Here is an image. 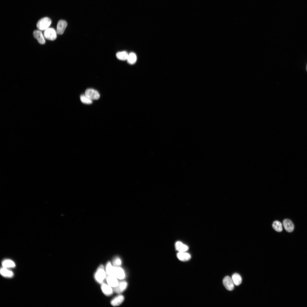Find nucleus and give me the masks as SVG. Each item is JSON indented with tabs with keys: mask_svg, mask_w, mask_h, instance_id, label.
<instances>
[{
	"mask_svg": "<svg viewBox=\"0 0 307 307\" xmlns=\"http://www.w3.org/2000/svg\"><path fill=\"white\" fill-rule=\"evenodd\" d=\"M106 272L103 265H101L98 267L94 275L96 281L98 283L101 284L106 278Z\"/></svg>",
	"mask_w": 307,
	"mask_h": 307,
	"instance_id": "obj_1",
	"label": "nucleus"
},
{
	"mask_svg": "<svg viewBox=\"0 0 307 307\" xmlns=\"http://www.w3.org/2000/svg\"><path fill=\"white\" fill-rule=\"evenodd\" d=\"M51 23V20L49 18L45 17L40 19L36 24V26L40 31L45 30L49 28Z\"/></svg>",
	"mask_w": 307,
	"mask_h": 307,
	"instance_id": "obj_2",
	"label": "nucleus"
},
{
	"mask_svg": "<svg viewBox=\"0 0 307 307\" xmlns=\"http://www.w3.org/2000/svg\"><path fill=\"white\" fill-rule=\"evenodd\" d=\"M57 32L53 28H49L44 31L43 35L46 39L53 41L55 40L57 37Z\"/></svg>",
	"mask_w": 307,
	"mask_h": 307,
	"instance_id": "obj_3",
	"label": "nucleus"
},
{
	"mask_svg": "<svg viewBox=\"0 0 307 307\" xmlns=\"http://www.w3.org/2000/svg\"><path fill=\"white\" fill-rule=\"evenodd\" d=\"M85 95L91 100L98 99L100 97V95L96 90L92 89H88L85 92Z\"/></svg>",
	"mask_w": 307,
	"mask_h": 307,
	"instance_id": "obj_4",
	"label": "nucleus"
},
{
	"mask_svg": "<svg viewBox=\"0 0 307 307\" xmlns=\"http://www.w3.org/2000/svg\"><path fill=\"white\" fill-rule=\"evenodd\" d=\"M112 275L116 277L119 279H123L125 277V273L123 269L120 267L114 266Z\"/></svg>",
	"mask_w": 307,
	"mask_h": 307,
	"instance_id": "obj_5",
	"label": "nucleus"
},
{
	"mask_svg": "<svg viewBox=\"0 0 307 307\" xmlns=\"http://www.w3.org/2000/svg\"><path fill=\"white\" fill-rule=\"evenodd\" d=\"M223 284L226 288L228 291L233 290L234 287V284L232 278L229 276L225 277L223 281Z\"/></svg>",
	"mask_w": 307,
	"mask_h": 307,
	"instance_id": "obj_6",
	"label": "nucleus"
},
{
	"mask_svg": "<svg viewBox=\"0 0 307 307\" xmlns=\"http://www.w3.org/2000/svg\"><path fill=\"white\" fill-rule=\"evenodd\" d=\"M67 26V22L64 20H59L57 24L56 31L58 34L61 35L64 33Z\"/></svg>",
	"mask_w": 307,
	"mask_h": 307,
	"instance_id": "obj_7",
	"label": "nucleus"
},
{
	"mask_svg": "<svg viewBox=\"0 0 307 307\" xmlns=\"http://www.w3.org/2000/svg\"><path fill=\"white\" fill-rule=\"evenodd\" d=\"M106 279L107 284L113 288L117 286L119 283L118 279L112 275H107Z\"/></svg>",
	"mask_w": 307,
	"mask_h": 307,
	"instance_id": "obj_8",
	"label": "nucleus"
},
{
	"mask_svg": "<svg viewBox=\"0 0 307 307\" xmlns=\"http://www.w3.org/2000/svg\"><path fill=\"white\" fill-rule=\"evenodd\" d=\"M128 284L125 281H122L119 283L117 286L113 288V291L117 293H121L126 288Z\"/></svg>",
	"mask_w": 307,
	"mask_h": 307,
	"instance_id": "obj_9",
	"label": "nucleus"
},
{
	"mask_svg": "<svg viewBox=\"0 0 307 307\" xmlns=\"http://www.w3.org/2000/svg\"><path fill=\"white\" fill-rule=\"evenodd\" d=\"M33 35L34 38L37 40L40 43L43 44L45 43V38L40 30H34L33 32Z\"/></svg>",
	"mask_w": 307,
	"mask_h": 307,
	"instance_id": "obj_10",
	"label": "nucleus"
},
{
	"mask_svg": "<svg viewBox=\"0 0 307 307\" xmlns=\"http://www.w3.org/2000/svg\"><path fill=\"white\" fill-rule=\"evenodd\" d=\"M101 288L103 293L107 296H110L113 293L112 288L107 284L103 283H101Z\"/></svg>",
	"mask_w": 307,
	"mask_h": 307,
	"instance_id": "obj_11",
	"label": "nucleus"
},
{
	"mask_svg": "<svg viewBox=\"0 0 307 307\" xmlns=\"http://www.w3.org/2000/svg\"><path fill=\"white\" fill-rule=\"evenodd\" d=\"M283 225L286 231L291 232L294 229V226L292 222L290 219H285L283 221Z\"/></svg>",
	"mask_w": 307,
	"mask_h": 307,
	"instance_id": "obj_12",
	"label": "nucleus"
},
{
	"mask_svg": "<svg viewBox=\"0 0 307 307\" xmlns=\"http://www.w3.org/2000/svg\"><path fill=\"white\" fill-rule=\"evenodd\" d=\"M124 300L123 296L120 294L114 298L111 301V304L114 306H118L123 302Z\"/></svg>",
	"mask_w": 307,
	"mask_h": 307,
	"instance_id": "obj_13",
	"label": "nucleus"
},
{
	"mask_svg": "<svg viewBox=\"0 0 307 307\" xmlns=\"http://www.w3.org/2000/svg\"><path fill=\"white\" fill-rule=\"evenodd\" d=\"M177 257L179 260L182 261H188L191 257L189 254L185 252H179L177 254Z\"/></svg>",
	"mask_w": 307,
	"mask_h": 307,
	"instance_id": "obj_14",
	"label": "nucleus"
},
{
	"mask_svg": "<svg viewBox=\"0 0 307 307\" xmlns=\"http://www.w3.org/2000/svg\"><path fill=\"white\" fill-rule=\"evenodd\" d=\"M175 247L176 250L179 252H185L188 249L187 246L180 241L176 243Z\"/></svg>",
	"mask_w": 307,
	"mask_h": 307,
	"instance_id": "obj_15",
	"label": "nucleus"
},
{
	"mask_svg": "<svg viewBox=\"0 0 307 307\" xmlns=\"http://www.w3.org/2000/svg\"><path fill=\"white\" fill-rule=\"evenodd\" d=\"M0 273L3 276L8 277H11L13 275V272L9 269L8 268L2 267L0 269Z\"/></svg>",
	"mask_w": 307,
	"mask_h": 307,
	"instance_id": "obj_16",
	"label": "nucleus"
},
{
	"mask_svg": "<svg viewBox=\"0 0 307 307\" xmlns=\"http://www.w3.org/2000/svg\"><path fill=\"white\" fill-rule=\"evenodd\" d=\"M232 279L235 285L238 286L241 283L242 279L240 275L238 273L233 274L232 276Z\"/></svg>",
	"mask_w": 307,
	"mask_h": 307,
	"instance_id": "obj_17",
	"label": "nucleus"
},
{
	"mask_svg": "<svg viewBox=\"0 0 307 307\" xmlns=\"http://www.w3.org/2000/svg\"><path fill=\"white\" fill-rule=\"evenodd\" d=\"M3 267L7 268H13L15 266L14 263L10 260H5L3 261L2 263Z\"/></svg>",
	"mask_w": 307,
	"mask_h": 307,
	"instance_id": "obj_18",
	"label": "nucleus"
},
{
	"mask_svg": "<svg viewBox=\"0 0 307 307\" xmlns=\"http://www.w3.org/2000/svg\"><path fill=\"white\" fill-rule=\"evenodd\" d=\"M128 55V53L125 51L118 52L116 54L118 59L123 61L127 60Z\"/></svg>",
	"mask_w": 307,
	"mask_h": 307,
	"instance_id": "obj_19",
	"label": "nucleus"
},
{
	"mask_svg": "<svg viewBox=\"0 0 307 307\" xmlns=\"http://www.w3.org/2000/svg\"><path fill=\"white\" fill-rule=\"evenodd\" d=\"M272 227L277 232H281L282 231V224L281 222L279 221H274L272 224Z\"/></svg>",
	"mask_w": 307,
	"mask_h": 307,
	"instance_id": "obj_20",
	"label": "nucleus"
},
{
	"mask_svg": "<svg viewBox=\"0 0 307 307\" xmlns=\"http://www.w3.org/2000/svg\"><path fill=\"white\" fill-rule=\"evenodd\" d=\"M136 60V56L134 53L131 52L128 54L127 60L128 63L131 64H134L135 63Z\"/></svg>",
	"mask_w": 307,
	"mask_h": 307,
	"instance_id": "obj_21",
	"label": "nucleus"
},
{
	"mask_svg": "<svg viewBox=\"0 0 307 307\" xmlns=\"http://www.w3.org/2000/svg\"><path fill=\"white\" fill-rule=\"evenodd\" d=\"M114 266L110 262H108L106 264L105 271L107 275H112Z\"/></svg>",
	"mask_w": 307,
	"mask_h": 307,
	"instance_id": "obj_22",
	"label": "nucleus"
},
{
	"mask_svg": "<svg viewBox=\"0 0 307 307\" xmlns=\"http://www.w3.org/2000/svg\"><path fill=\"white\" fill-rule=\"evenodd\" d=\"M80 99L81 101L84 103L90 104L92 102V100L88 98L85 94L81 95L80 96Z\"/></svg>",
	"mask_w": 307,
	"mask_h": 307,
	"instance_id": "obj_23",
	"label": "nucleus"
},
{
	"mask_svg": "<svg viewBox=\"0 0 307 307\" xmlns=\"http://www.w3.org/2000/svg\"><path fill=\"white\" fill-rule=\"evenodd\" d=\"M113 265L115 267H120L122 264V261L119 257L115 258L112 261Z\"/></svg>",
	"mask_w": 307,
	"mask_h": 307,
	"instance_id": "obj_24",
	"label": "nucleus"
},
{
	"mask_svg": "<svg viewBox=\"0 0 307 307\" xmlns=\"http://www.w3.org/2000/svg\"><path fill=\"white\" fill-rule=\"evenodd\" d=\"M306 70H307V67H306Z\"/></svg>",
	"mask_w": 307,
	"mask_h": 307,
	"instance_id": "obj_25",
	"label": "nucleus"
}]
</instances>
